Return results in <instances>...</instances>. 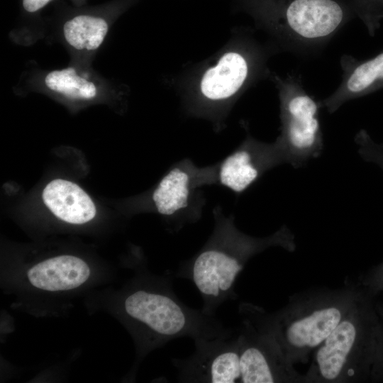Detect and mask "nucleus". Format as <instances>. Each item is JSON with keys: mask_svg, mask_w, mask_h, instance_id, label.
<instances>
[{"mask_svg": "<svg viewBox=\"0 0 383 383\" xmlns=\"http://www.w3.org/2000/svg\"><path fill=\"white\" fill-rule=\"evenodd\" d=\"M376 307L379 316V325L370 380L375 382H383V299H380L377 297Z\"/></svg>", "mask_w": 383, "mask_h": 383, "instance_id": "obj_18", "label": "nucleus"}, {"mask_svg": "<svg viewBox=\"0 0 383 383\" xmlns=\"http://www.w3.org/2000/svg\"><path fill=\"white\" fill-rule=\"evenodd\" d=\"M240 7L278 24L293 43L316 45L352 19L351 0H237Z\"/></svg>", "mask_w": 383, "mask_h": 383, "instance_id": "obj_6", "label": "nucleus"}, {"mask_svg": "<svg viewBox=\"0 0 383 383\" xmlns=\"http://www.w3.org/2000/svg\"><path fill=\"white\" fill-rule=\"evenodd\" d=\"M362 289L351 311L313 353L311 365L304 374L306 383L370 380L379 316L377 297Z\"/></svg>", "mask_w": 383, "mask_h": 383, "instance_id": "obj_4", "label": "nucleus"}, {"mask_svg": "<svg viewBox=\"0 0 383 383\" xmlns=\"http://www.w3.org/2000/svg\"><path fill=\"white\" fill-rule=\"evenodd\" d=\"M363 293L357 283L337 289L318 287L289 297L279 310L267 313L257 306L263 324L293 366L306 363L311 353L348 315Z\"/></svg>", "mask_w": 383, "mask_h": 383, "instance_id": "obj_2", "label": "nucleus"}, {"mask_svg": "<svg viewBox=\"0 0 383 383\" xmlns=\"http://www.w3.org/2000/svg\"><path fill=\"white\" fill-rule=\"evenodd\" d=\"M172 273L126 293L122 309L144 349L182 337L214 338L233 335L215 316L193 309L179 299L172 289Z\"/></svg>", "mask_w": 383, "mask_h": 383, "instance_id": "obj_3", "label": "nucleus"}, {"mask_svg": "<svg viewBox=\"0 0 383 383\" xmlns=\"http://www.w3.org/2000/svg\"><path fill=\"white\" fill-rule=\"evenodd\" d=\"M194 353L184 359L173 358L179 382H240V354L237 335L194 340Z\"/></svg>", "mask_w": 383, "mask_h": 383, "instance_id": "obj_10", "label": "nucleus"}, {"mask_svg": "<svg viewBox=\"0 0 383 383\" xmlns=\"http://www.w3.org/2000/svg\"><path fill=\"white\" fill-rule=\"evenodd\" d=\"M13 89L19 95L40 93L70 106H79L121 101L128 88L122 83L104 77L93 66L69 63L64 68L46 70L35 61L30 60Z\"/></svg>", "mask_w": 383, "mask_h": 383, "instance_id": "obj_7", "label": "nucleus"}, {"mask_svg": "<svg viewBox=\"0 0 383 383\" xmlns=\"http://www.w3.org/2000/svg\"><path fill=\"white\" fill-rule=\"evenodd\" d=\"M243 318L237 338L239 345L240 379L243 383H306L285 358L279 345L261 321L257 306L239 305Z\"/></svg>", "mask_w": 383, "mask_h": 383, "instance_id": "obj_9", "label": "nucleus"}, {"mask_svg": "<svg viewBox=\"0 0 383 383\" xmlns=\"http://www.w3.org/2000/svg\"><path fill=\"white\" fill-rule=\"evenodd\" d=\"M357 152L365 161L378 165L383 170V145L371 139L365 131H360L355 137Z\"/></svg>", "mask_w": 383, "mask_h": 383, "instance_id": "obj_17", "label": "nucleus"}, {"mask_svg": "<svg viewBox=\"0 0 383 383\" xmlns=\"http://www.w3.org/2000/svg\"><path fill=\"white\" fill-rule=\"evenodd\" d=\"M140 0H111L96 6L57 4L44 18L48 43H58L67 52L70 64L92 66L99 50L117 19Z\"/></svg>", "mask_w": 383, "mask_h": 383, "instance_id": "obj_5", "label": "nucleus"}, {"mask_svg": "<svg viewBox=\"0 0 383 383\" xmlns=\"http://www.w3.org/2000/svg\"><path fill=\"white\" fill-rule=\"evenodd\" d=\"M43 199L56 217L69 223L84 224L96 216V206L90 196L68 180L51 181L43 189Z\"/></svg>", "mask_w": 383, "mask_h": 383, "instance_id": "obj_14", "label": "nucleus"}, {"mask_svg": "<svg viewBox=\"0 0 383 383\" xmlns=\"http://www.w3.org/2000/svg\"><path fill=\"white\" fill-rule=\"evenodd\" d=\"M55 0H20V17L9 33L16 44L30 46L45 38V20L43 11Z\"/></svg>", "mask_w": 383, "mask_h": 383, "instance_id": "obj_16", "label": "nucleus"}, {"mask_svg": "<svg viewBox=\"0 0 383 383\" xmlns=\"http://www.w3.org/2000/svg\"><path fill=\"white\" fill-rule=\"evenodd\" d=\"M213 229L202 248L190 259L180 262L175 277L191 281L203 300L201 311L215 316L227 300H235V284L238 274L250 258L271 247L293 252L294 235L282 226L265 237H254L240 231L234 216H226L219 206L213 210Z\"/></svg>", "mask_w": 383, "mask_h": 383, "instance_id": "obj_1", "label": "nucleus"}, {"mask_svg": "<svg viewBox=\"0 0 383 383\" xmlns=\"http://www.w3.org/2000/svg\"><path fill=\"white\" fill-rule=\"evenodd\" d=\"M287 163L279 145L267 143L250 135L230 155L216 164V185L240 194L268 170Z\"/></svg>", "mask_w": 383, "mask_h": 383, "instance_id": "obj_11", "label": "nucleus"}, {"mask_svg": "<svg viewBox=\"0 0 383 383\" xmlns=\"http://www.w3.org/2000/svg\"><path fill=\"white\" fill-rule=\"evenodd\" d=\"M249 72V62L243 55L228 52L204 74L200 84L201 94L211 103L224 102L240 90Z\"/></svg>", "mask_w": 383, "mask_h": 383, "instance_id": "obj_13", "label": "nucleus"}, {"mask_svg": "<svg viewBox=\"0 0 383 383\" xmlns=\"http://www.w3.org/2000/svg\"><path fill=\"white\" fill-rule=\"evenodd\" d=\"M375 297H383V262L362 273L356 282Z\"/></svg>", "mask_w": 383, "mask_h": 383, "instance_id": "obj_19", "label": "nucleus"}, {"mask_svg": "<svg viewBox=\"0 0 383 383\" xmlns=\"http://www.w3.org/2000/svg\"><path fill=\"white\" fill-rule=\"evenodd\" d=\"M337 90L322 101L329 113L336 111L343 104L362 94L376 81L383 79V53L345 71Z\"/></svg>", "mask_w": 383, "mask_h": 383, "instance_id": "obj_15", "label": "nucleus"}, {"mask_svg": "<svg viewBox=\"0 0 383 383\" xmlns=\"http://www.w3.org/2000/svg\"><path fill=\"white\" fill-rule=\"evenodd\" d=\"M73 6H82L86 4L87 0H70Z\"/></svg>", "mask_w": 383, "mask_h": 383, "instance_id": "obj_20", "label": "nucleus"}, {"mask_svg": "<svg viewBox=\"0 0 383 383\" xmlns=\"http://www.w3.org/2000/svg\"><path fill=\"white\" fill-rule=\"evenodd\" d=\"M279 82L281 133L277 138L287 163L299 168L323 149L318 119L321 102L304 89L299 77Z\"/></svg>", "mask_w": 383, "mask_h": 383, "instance_id": "obj_8", "label": "nucleus"}, {"mask_svg": "<svg viewBox=\"0 0 383 383\" xmlns=\"http://www.w3.org/2000/svg\"><path fill=\"white\" fill-rule=\"evenodd\" d=\"M26 274L33 287L48 292H60L74 289L84 284L91 275V270L80 257L63 255L33 265Z\"/></svg>", "mask_w": 383, "mask_h": 383, "instance_id": "obj_12", "label": "nucleus"}]
</instances>
